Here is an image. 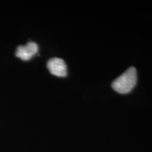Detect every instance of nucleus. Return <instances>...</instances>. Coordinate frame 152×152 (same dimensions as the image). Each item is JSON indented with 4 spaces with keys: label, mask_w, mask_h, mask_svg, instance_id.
Listing matches in <instances>:
<instances>
[{
    "label": "nucleus",
    "mask_w": 152,
    "mask_h": 152,
    "mask_svg": "<svg viewBox=\"0 0 152 152\" xmlns=\"http://www.w3.org/2000/svg\"><path fill=\"white\" fill-rule=\"evenodd\" d=\"M37 43L30 42L26 45H20L16 48V56L23 61H29L38 52Z\"/></svg>",
    "instance_id": "nucleus-3"
},
{
    "label": "nucleus",
    "mask_w": 152,
    "mask_h": 152,
    "mask_svg": "<svg viewBox=\"0 0 152 152\" xmlns=\"http://www.w3.org/2000/svg\"><path fill=\"white\" fill-rule=\"evenodd\" d=\"M137 81V70L135 68L130 67L112 83L111 87L118 93L127 94L135 87Z\"/></svg>",
    "instance_id": "nucleus-1"
},
{
    "label": "nucleus",
    "mask_w": 152,
    "mask_h": 152,
    "mask_svg": "<svg viewBox=\"0 0 152 152\" xmlns=\"http://www.w3.org/2000/svg\"><path fill=\"white\" fill-rule=\"evenodd\" d=\"M47 68L52 75L57 77H66L67 75V66L62 58H50L47 62Z\"/></svg>",
    "instance_id": "nucleus-2"
}]
</instances>
